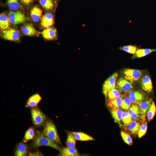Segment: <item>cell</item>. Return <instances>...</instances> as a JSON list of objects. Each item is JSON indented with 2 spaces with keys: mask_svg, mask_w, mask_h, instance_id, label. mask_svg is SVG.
Here are the masks:
<instances>
[{
  "mask_svg": "<svg viewBox=\"0 0 156 156\" xmlns=\"http://www.w3.org/2000/svg\"><path fill=\"white\" fill-rule=\"evenodd\" d=\"M41 5L47 10L52 9L54 7L53 2L52 0H39Z\"/></svg>",
  "mask_w": 156,
  "mask_h": 156,
  "instance_id": "cell-29",
  "label": "cell"
},
{
  "mask_svg": "<svg viewBox=\"0 0 156 156\" xmlns=\"http://www.w3.org/2000/svg\"><path fill=\"white\" fill-rule=\"evenodd\" d=\"M118 76L117 73H115L110 76L104 82L103 86V91L105 96L109 90L116 87Z\"/></svg>",
  "mask_w": 156,
  "mask_h": 156,
  "instance_id": "cell-5",
  "label": "cell"
},
{
  "mask_svg": "<svg viewBox=\"0 0 156 156\" xmlns=\"http://www.w3.org/2000/svg\"><path fill=\"white\" fill-rule=\"evenodd\" d=\"M53 15L51 13H47L42 17L41 24L42 27L44 28L50 27L54 24Z\"/></svg>",
  "mask_w": 156,
  "mask_h": 156,
  "instance_id": "cell-10",
  "label": "cell"
},
{
  "mask_svg": "<svg viewBox=\"0 0 156 156\" xmlns=\"http://www.w3.org/2000/svg\"><path fill=\"white\" fill-rule=\"evenodd\" d=\"M156 112V107L154 102L153 101L147 113V116L148 121L153 119Z\"/></svg>",
  "mask_w": 156,
  "mask_h": 156,
  "instance_id": "cell-27",
  "label": "cell"
},
{
  "mask_svg": "<svg viewBox=\"0 0 156 156\" xmlns=\"http://www.w3.org/2000/svg\"><path fill=\"white\" fill-rule=\"evenodd\" d=\"M120 91L116 88H114L109 90L107 93L106 98L108 100H112L120 96Z\"/></svg>",
  "mask_w": 156,
  "mask_h": 156,
  "instance_id": "cell-26",
  "label": "cell"
},
{
  "mask_svg": "<svg viewBox=\"0 0 156 156\" xmlns=\"http://www.w3.org/2000/svg\"><path fill=\"white\" fill-rule=\"evenodd\" d=\"M33 0H21L22 3L26 5H28L31 4Z\"/></svg>",
  "mask_w": 156,
  "mask_h": 156,
  "instance_id": "cell-37",
  "label": "cell"
},
{
  "mask_svg": "<svg viewBox=\"0 0 156 156\" xmlns=\"http://www.w3.org/2000/svg\"><path fill=\"white\" fill-rule=\"evenodd\" d=\"M41 146L51 147L60 152L62 149L57 144L49 140L42 133L38 131L34 137L32 146L34 148H36Z\"/></svg>",
  "mask_w": 156,
  "mask_h": 156,
  "instance_id": "cell-1",
  "label": "cell"
},
{
  "mask_svg": "<svg viewBox=\"0 0 156 156\" xmlns=\"http://www.w3.org/2000/svg\"><path fill=\"white\" fill-rule=\"evenodd\" d=\"M76 140L72 135L69 132L67 135L66 141L67 146L70 148H75L76 146Z\"/></svg>",
  "mask_w": 156,
  "mask_h": 156,
  "instance_id": "cell-31",
  "label": "cell"
},
{
  "mask_svg": "<svg viewBox=\"0 0 156 156\" xmlns=\"http://www.w3.org/2000/svg\"><path fill=\"white\" fill-rule=\"evenodd\" d=\"M122 121L125 126H127L132 121V118L128 112H123Z\"/></svg>",
  "mask_w": 156,
  "mask_h": 156,
  "instance_id": "cell-33",
  "label": "cell"
},
{
  "mask_svg": "<svg viewBox=\"0 0 156 156\" xmlns=\"http://www.w3.org/2000/svg\"><path fill=\"white\" fill-rule=\"evenodd\" d=\"M76 140L80 141L93 140V138L91 136L81 132H69Z\"/></svg>",
  "mask_w": 156,
  "mask_h": 156,
  "instance_id": "cell-14",
  "label": "cell"
},
{
  "mask_svg": "<svg viewBox=\"0 0 156 156\" xmlns=\"http://www.w3.org/2000/svg\"><path fill=\"white\" fill-rule=\"evenodd\" d=\"M133 87L131 82L122 77L120 78L116 82V88L120 92H128L132 89Z\"/></svg>",
  "mask_w": 156,
  "mask_h": 156,
  "instance_id": "cell-7",
  "label": "cell"
},
{
  "mask_svg": "<svg viewBox=\"0 0 156 156\" xmlns=\"http://www.w3.org/2000/svg\"><path fill=\"white\" fill-rule=\"evenodd\" d=\"M8 17L10 23L14 25L23 23L27 20L25 15L19 11L10 12L8 14Z\"/></svg>",
  "mask_w": 156,
  "mask_h": 156,
  "instance_id": "cell-4",
  "label": "cell"
},
{
  "mask_svg": "<svg viewBox=\"0 0 156 156\" xmlns=\"http://www.w3.org/2000/svg\"><path fill=\"white\" fill-rule=\"evenodd\" d=\"M43 37L48 40H52L55 39L57 36L56 29L54 27L46 28L41 32Z\"/></svg>",
  "mask_w": 156,
  "mask_h": 156,
  "instance_id": "cell-11",
  "label": "cell"
},
{
  "mask_svg": "<svg viewBox=\"0 0 156 156\" xmlns=\"http://www.w3.org/2000/svg\"><path fill=\"white\" fill-rule=\"evenodd\" d=\"M41 99L42 97L39 94H35L29 98L27 101L25 107H36Z\"/></svg>",
  "mask_w": 156,
  "mask_h": 156,
  "instance_id": "cell-12",
  "label": "cell"
},
{
  "mask_svg": "<svg viewBox=\"0 0 156 156\" xmlns=\"http://www.w3.org/2000/svg\"><path fill=\"white\" fill-rule=\"evenodd\" d=\"M122 101V97L120 96L113 99L108 100L107 104L108 106L112 109L119 108L121 107Z\"/></svg>",
  "mask_w": 156,
  "mask_h": 156,
  "instance_id": "cell-22",
  "label": "cell"
},
{
  "mask_svg": "<svg viewBox=\"0 0 156 156\" xmlns=\"http://www.w3.org/2000/svg\"><path fill=\"white\" fill-rule=\"evenodd\" d=\"M123 111L118 108L112 109L111 113L115 120L120 125L121 121L122 120Z\"/></svg>",
  "mask_w": 156,
  "mask_h": 156,
  "instance_id": "cell-23",
  "label": "cell"
},
{
  "mask_svg": "<svg viewBox=\"0 0 156 156\" xmlns=\"http://www.w3.org/2000/svg\"><path fill=\"white\" fill-rule=\"evenodd\" d=\"M141 86L145 91L150 92L152 91L153 87L151 78L148 75L144 76L141 81Z\"/></svg>",
  "mask_w": 156,
  "mask_h": 156,
  "instance_id": "cell-13",
  "label": "cell"
},
{
  "mask_svg": "<svg viewBox=\"0 0 156 156\" xmlns=\"http://www.w3.org/2000/svg\"><path fill=\"white\" fill-rule=\"evenodd\" d=\"M3 38L11 41H17L19 40L20 33L18 31L13 28H9L4 30L2 33Z\"/></svg>",
  "mask_w": 156,
  "mask_h": 156,
  "instance_id": "cell-8",
  "label": "cell"
},
{
  "mask_svg": "<svg viewBox=\"0 0 156 156\" xmlns=\"http://www.w3.org/2000/svg\"><path fill=\"white\" fill-rule=\"evenodd\" d=\"M119 49L130 53L134 54L138 50L137 47L135 45H128L120 47Z\"/></svg>",
  "mask_w": 156,
  "mask_h": 156,
  "instance_id": "cell-30",
  "label": "cell"
},
{
  "mask_svg": "<svg viewBox=\"0 0 156 156\" xmlns=\"http://www.w3.org/2000/svg\"><path fill=\"white\" fill-rule=\"evenodd\" d=\"M156 51V48L155 49H138L133 54L132 58H139L144 57L149 54Z\"/></svg>",
  "mask_w": 156,
  "mask_h": 156,
  "instance_id": "cell-16",
  "label": "cell"
},
{
  "mask_svg": "<svg viewBox=\"0 0 156 156\" xmlns=\"http://www.w3.org/2000/svg\"><path fill=\"white\" fill-rule=\"evenodd\" d=\"M10 22L8 17L4 14L0 15V27L2 30H4L9 28Z\"/></svg>",
  "mask_w": 156,
  "mask_h": 156,
  "instance_id": "cell-21",
  "label": "cell"
},
{
  "mask_svg": "<svg viewBox=\"0 0 156 156\" xmlns=\"http://www.w3.org/2000/svg\"><path fill=\"white\" fill-rule=\"evenodd\" d=\"M128 112L130 114L132 118L135 120L138 119L140 115V110L137 105H133L130 106Z\"/></svg>",
  "mask_w": 156,
  "mask_h": 156,
  "instance_id": "cell-24",
  "label": "cell"
},
{
  "mask_svg": "<svg viewBox=\"0 0 156 156\" xmlns=\"http://www.w3.org/2000/svg\"><path fill=\"white\" fill-rule=\"evenodd\" d=\"M123 73L125 78L131 82L138 80L142 75L140 70L132 69H125L123 70Z\"/></svg>",
  "mask_w": 156,
  "mask_h": 156,
  "instance_id": "cell-6",
  "label": "cell"
},
{
  "mask_svg": "<svg viewBox=\"0 0 156 156\" xmlns=\"http://www.w3.org/2000/svg\"><path fill=\"white\" fill-rule=\"evenodd\" d=\"M22 33L29 36H36L38 34L37 31L33 25L27 24L23 26L21 29Z\"/></svg>",
  "mask_w": 156,
  "mask_h": 156,
  "instance_id": "cell-15",
  "label": "cell"
},
{
  "mask_svg": "<svg viewBox=\"0 0 156 156\" xmlns=\"http://www.w3.org/2000/svg\"><path fill=\"white\" fill-rule=\"evenodd\" d=\"M61 155L63 156H78L79 155L76 148L66 147L62 149L60 152Z\"/></svg>",
  "mask_w": 156,
  "mask_h": 156,
  "instance_id": "cell-18",
  "label": "cell"
},
{
  "mask_svg": "<svg viewBox=\"0 0 156 156\" xmlns=\"http://www.w3.org/2000/svg\"><path fill=\"white\" fill-rule=\"evenodd\" d=\"M128 125L129 130L133 134L138 133L140 127V123L135 121H132Z\"/></svg>",
  "mask_w": 156,
  "mask_h": 156,
  "instance_id": "cell-28",
  "label": "cell"
},
{
  "mask_svg": "<svg viewBox=\"0 0 156 156\" xmlns=\"http://www.w3.org/2000/svg\"><path fill=\"white\" fill-rule=\"evenodd\" d=\"M129 97L131 101L135 103H138L144 99L143 94L138 91H131L129 93Z\"/></svg>",
  "mask_w": 156,
  "mask_h": 156,
  "instance_id": "cell-17",
  "label": "cell"
},
{
  "mask_svg": "<svg viewBox=\"0 0 156 156\" xmlns=\"http://www.w3.org/2000/svg\"><path fill=\"white\" fill-rule=\"evenodd\" d=\"M29 156H42V154L38 152H36L34 153H29Z\"/></svg>",
  "mask_w": 156,
  "mask_h": 156,
  "instance_id": "cell-38",
  "label": "cell"
},
{
  "mask_svg": "<svg viewBox=\"0 0 156 156\" xmlns=\"http://www.w3.org/2000/svg\"><path fill=\"white\" fill-rule=\"evenodd\" d=\"M131 102V101L129 97H125L122 99L121 106V107L124 109H128L130 106Z\"/></svg>",
  "mask_w": 156,
  "mask_h": 156,
  "instance_id": "cell-36",
  "label": "cell"
},
{
  "mask_svg": "<svg viewBox=\"0 0 156 156\" xmlns=\"http://www.w3.org/2000/svg\"><path fill=\"white\" fill-rule=\"evenodd\" d=\"M147 129V122L142 124L138 132V136L140 138L143 137L146 133Z\"/></svg>",
  "mask_w": 156,
  "mask_h": 156,
  "instance_id": "cell-35",
  "label": "cell"
},
{
  "mask_svg": "<svg viewBox=\"0 0 156 156\" xmlns=\"http://www.w3.org/2000/svg\"><path fill=\"white\" fill-rule=\"evenodd\" d=\"M42 133L52 141L61 145L55 127L52 121L49 120L46 122Z\"/></svg>",
  "mask_w": 156,
  "mask_h": 156,
  "instance_id": "cell-2",
  "label": "cell"
},
{
  "mask_svg": "<svg viewBox=\"0 0 156 156\" xmlns=\"http://www.w3.org/2000/svg\"><path fill=\"white\" fill-rule=\"evenodd\" d=\"M27 151V145L23 143H20L17 146L14 155L16 156H25L26 155Z\"/></svg>",
  "mask_w": 156,
  "mask_h": 156,
  "instance_id": "cell-20",
  "label": "cell"
},
{
  "mask_svg": "<svg viewBox=\"0 0 156 156\" xmlns=\"http://www.w3.org/2000/svg\"><path fill=\"white\" fill-rule=\"evenodd\" d=\"M31 110L33 123L37 126L43 124L46 119L45 115L37 107H31Z\"/></svg>",
  "mask_w": 156,
  "mask_h": 156,
  "instance_id": "cell-3",
  "label": "cell"
},
{
  "mask_svg": "<svg viewBox=\"0 0 156 156\" xmlns=\"http://www.w3.org/2000/svg\"><path fill=\"white\" fill-rule=\"evenodd\" d=\"M7 3L9 8L12 10H16L20 7L18 0H7Z\"/></svg>",
  "mask_w": 156,
  "mask_h": 156,
  "instance_id": "cell-32",
  "label": "cell"
},
{
  "mask_svg": "<svg viewBox=\"0 0 156 156\" xmlns=\"http://www.w3.org/2000/svg\"><path fill=\"white\" fill-rule=\"evenodd\" d=\"M153 102L152 99H150L138 103L140 110V116L143 121H145L146 116L148 110Z\"/></svg>",
  "mask_w": 156,
  "mask_h": 156,
  "instance_id": "cell-9",
  "label": "cell"
},
{
  "mask_svg": "<svg viewBox=\"0 0 156 156\" xmlns=\"http://www.w3.org/2000/svg\"><path fill=\"white\" fill-rule=\"evenodd\" d=\"M120 134L123 140L126 143L129 145L132 144V140L129 135L122 131Z\"/></svg>",
  "mask_w": 156,
  "mask_h": 156,
  "instance_id": "cell-34",
  "label": "cell"
},
{
  "mask_svg": "<svg viewBox=\"0 0 156 156\" xmlns=\"http://www.w3.org/2000/svg\"><path fill=\"white\" fill-rule=\"evenodd\" d=\"M35 136L34 129L30 127L26 131L23 140V142L26 143L33 139Z\"/></svg>",
  "mask_w": 156,
  "mask_h": 156,
  "instance_id": "cell-25",
  "label": "cell"
},
{
  "mask_svg": "<svg viewBox=\"0 0 156 156\" xmlns=\"http://www.w3.org/2000/svg\"><path fill=\"white\" fill-rule=\"evenodd\" d=\"M42 11L37 6L34 7L31 11V16L32 20L35 22L40 21L42 16Z\"/></svg>",
  "mask_w": 156,
  "mask_h": 156,
  "instance_id": "cell-19",
  "label": "cell"
}]
</instances>
